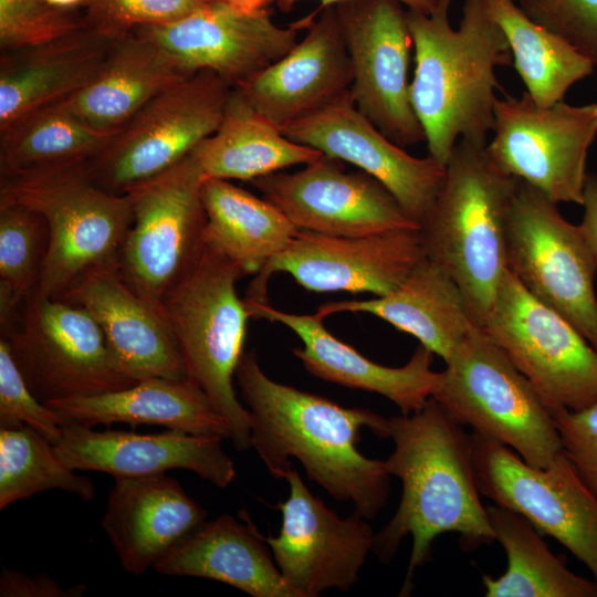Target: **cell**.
Instances as JSON below:
<instances>
[{
  "label": "cell",
  "mask_w": 597,
  "mask_h": 597,
  "mask_svg": "<svg viewBox=\"0 0 597 597\" xmlns=\"http://www.w3.org/2000/svg\"><path fill=\"white\" fill-rule=\"evenodd\" d=\"M49 248L44 218L25 207L0 205V322L36 291Z\"/></svg>",
  "instance_id": "cell-37"
},
{
  "label": "cell",
  "mask_w": 597,
  "mask_h": 597,
  "mask_svg": "<svg viewBox=\"0 0 597 597\" xmlns=\"http://www.w3.org/2000/svg\"><path fill=\"white\" fill-rule=\"evenodd\" d=\"M231 87L200 71L161 92L85 163L105 190L124 195L170 169L219 126Z\"/></svg>",
  "instance_id": "cell-10"
},
{
  "label": "cell",
  "mask_w": 597,
  "mask_h": 597,
  "mask_svg": "<svg viewBox=\"0 0 597 597\" xmlns=\"http://www.w3.org/2000/svg\"><path fill=\"white\" fill-rule=\"evenodd\" d=\"M486 511L507 557L501 576H482L486 597H597V583L570 572L527 519L496 504Z\"/></svg>",
  "instance_id": "cell-33"
},
{
  "label": "cell",
  "mask_w": 597,
  "mask_h": 597,
  "mask_svg": "<svg viewBox=\"0 0 597 597\" xmlns=\"http://www.w3.org/2000/svg\"><path fill=\"white\" fill-rule=\"evenodd\" d=\"M116 38L86 24L0 59V129L36 109L70 98L102 67Z\"/></svg>",
  "instance_id": "cell-26"
},
{
  "label": "cell",
  "mask_w": 597,
  "mask_h": 597,
  "mask_svg": "<svg viewBox=\"0 0 597 597\" xmlns=\"http://www.w3.org/2000/svg\"><path fill=\"white\" fill-rule=\"evenodd\" d=\"M1 336L27 385L43 404L137 383L116 367L90 312L63 298L33 292L1 323Z\"/></svg>",
  "instance_id": "cell-8"
},
{
  "label": "cell",
  "mask_w": 597,
  "mask_h": 597,
  "mask_svg": "<svg viewBox=\"0 0 597 597\" xmlns=\"http://www.w3.org/2000/svg\"><path fill=\"white\" fill-rule=\"evenodd\" d=\"M117 130L94 126L61 103L36 109L0 129V175L87 163Z\"/></svg>",
  "instance_id": "cell-35"
},
{
  "label": "cell",
  "mask_w": 597,
  "mask_h": 597,
  "mask_svg": "<svg viewBox=\"0 0 597 597\" xmlns=\"http://www.w3.org/2000/svg\"><path fill=\"white\" fill-rule=\"evenodd\" d=\"M62 298L90 312L105 336L116 367L129 378H189L163 306L128 286L117 260L86 272Z\"/></svg>",
  "instance_id": "cell-21"
},
{
  "label": "cell",
  "mask_w": 597,
  "mask_h": 597,
  "mask_svg": "<svg viewBox=\"0 0 597 597\" xmlns=\"http://www.w3.org/2000/svg\"><path fill=\"white\" fill-rule=\"evenodd\" d=\"M85 585L77 584L64 589L46 574L29 576L23 572L2 567L0 574L1 597H78Z\"/></svg>",
  "instance_id": "cell-43"
},
{
  "label": "cell",
  "mask_w": 597,
  "mask_h": 597,
  "mask_svg": "<svg viewBox=\"0 0 597 597\" xmlns=\"http://www.w3.org/2000/svg\"><path fill=\"white\" fill-rule=\"evenodd\" d=\"M507 270L535 298L566 318L597 350V261L578 224L519 180L506 231Z\"/></svg>",
  "instance_id": "cell-11"
},
{
  "label": "cell",
  "mask_w": 597,
  "mask_h": 597,
  "mask_svg": "<svg viewBox=\"0 0 597 597\" xmlns=\"http://www.w3.org/2000/svg\"><path fill=\"white\" fill-rule=\"evenodd\" d=\"M205 179L190 154L127 192L133 221L118 251V270L130 289L156 305L161 306L203 252Z\"/></svg>",
  "instance_id": "cell-9"
},
{
  "label": "cell",
  "mask_w": 597,
  "mask_h": 597,
  "mask_svg": "<svg viewBox=\"0 0 597 597\" xmlns=\"http://www.w3.org/2000/svg\"><path fill=\"white\" fill-rule=\"evenodd\" d=\"M394 451L385 460L390 475L402 485L399 506L390 521L375 533L373 552L388 563L407 535L412 548L401 596L412 588L418 567L431 558L436 538L460 535L465 549L495 541L486 506L478 485L473 441L463 426L430 397L412 413L388 418Z\"/></svg>",
  "instance_id": "cell-2"
},
{
  "label": "cell",
  "mask_w": 597,
  "mask_h": 597,
  "mask_svg": "<svg viewBox=\"0 0 597 597\" xmlns=\"http://www.w3.org/2000/svg\"><path fill=\"white\" fill-rule=\"evenodd\" d=\"M245 301L251 317L281 323L295 333L303 347L293 348L292 353L313 376L379 394L392 401L401 413L420 410L432 396L439 373L431 369L434 354L422 345L406 365L387 367L335 337L315 314H293L279 311L268 302Z\"/></svg>",
  "instance_id": "cell-25"
},
{
  "label": "cell",
  "mask_w": 597,
  "mask_h": 597,
  "mask_svg": "<svg viewBox=\"0 0 597 597\" xmlns=\"http://www.w3.org/2000/svg\"><path fill=\"white\" fill-rule=\"evenodd\" d=\"M201 198L207 213L206 242L258 274L300 231L271 201L229 180L206 178Z\"/></svg>",
  "instance_id": "cell-32"
},
{
  "label": "cell",
  "mask_w": 597,
  "mask_h": 597,
  "mask_svg": "<svg viewBox=\"0 0 597 597\" xmlns=\"http://www.w3.org/2000/svg\"><path fill=\"white\" fill-rule=\"evenodd\" d=\"M338 161L323 156L295 172L250 182L298 230L345 237L420 230L384 185L362 170L344 171Z\"/></svg>",
  "instance_id": "cell-18"
},
{
  "label": "cell",
  "mask_w": 597,
  "mask_h": 597,
  "mask_svg": "<svg viewBox=\"0 0 597 597\" xmlns=\"http://www.w3.org/2000/svg\"><path fill=\"white\" fill-rule=\"evenodd\" d=\"M298 29L280 27L266 8L245 11L213 0L175 21L134 31L164 48L190 73L212 72L234 88L290 52Z\"/></svg>",
  "instance_id": "cell-19"
},
{
  "label": "cell",
  "mask_w": 597,
  "mask_h": 597,
  "mask_svg": "<svg viewBox=\"0 0 597 597\" xmlns=\"http://www.w3.org/2000/svg\"><path fill=\"white\" fill-rule=\"evenodd\" d=\"M535 23L572 44L597 67V0H515Z\"/></svg>",
  "instance_id": "cell-41"
},
{
  "label": "cell",
  "mask_w": 597,
  "mask_h": 597,
  "mask_svg": "<svg viewBox=\"0 0 597 597\" xmlns=\"http://www.w3.org/2000/svg\"><path fill=\"white\" fill-rule=\"evenodd\" d=\"M281 129L290 139L377 179L419 226L446 176V166L431 156L413 157L386 137L357 109L350 91Z\"/></svg>",
  "instance_id": "cell-20"
},
{
  "label": "cell",
  "mask_w": 597,
  "mask_h": 597,
  "mask_svg": "<svg viewBox=\"0 0 597 597\" xmlns=\"http://www.w3.org/2000/svg\"><path fill=\"white\" fill-rule=\"evenodd\" d=\"M584 214L578 224L582 235L597 261V175L587 174L584 188Z\"/></svg>",
  "instance_id": "cell-44"
},
{
  "label": "cell",
  "mask_w": 597,
  "mask_h": 597,
  "mask_svg": "<svg viewBox=\"0 0 597 597\" xmlns=\"http://www.w3.org/2000/svg\"><path fill=\"white\" fill-rule=\"evenodd\" d=\"M517 184L494 163L486 143L461 138L420 224L427 258L455 281L478 327L483 326L507 271V219Z\"/></svg>",
  "instance_id": "cell-4"
},
{
  "label": "cell",
  "mask_w": 597,
  "mask_h": 597,
  "mask_svg": "<svg viewBox=\"0 0 597 597\" xmlns=\"http://www.w3.org/2000/svg\"><path fill=\"white\" fill-rule=\"evenodd\" d=\"M192 74L164 48L132 31L115 39L95 77L61 104L94 126L117 130L150 100Z\"/></svg>",
  "instance_id": "cell-30"
},
{
  "label": "cell",
  "mask_w": 597,
  "mask_h": 597,
  "mask_svg": "<svg viewBox=\"0 0 597 597\" xmlns=\"http://www.w3.org/2000/svg\"><path fill=\"white\" fill-rule=\"evenodd\" d=\"M431 397L460 425L509 447L532 467L545 468L562 453L548 406L481 327L470 328Z\"/></svg>",
  "instance_id": "cell-7"
},
{
  "label": "cell",
  "mask_w": 597,
  "mask_h": 597,
  "mask_svg": "<svg viewBox=\"0 0 597 597\" xmlns=\"http://www.w3.org/2000/svg\"><path fill=\"white\" fill-rule=\"evenodd\" d=\"M532 384L552 413L597 401V350L507 270L481 327Z\"/></svg>",
  "instance_id": "cell-12"
},
{
  "label": "cell",
  "mask_w": 597,
  "mask_h": 597,
  "mask_svg": "<svg viewBox=\"0 0 597 597\" xmlns=\"http://www.w3.org/2000/svg\"><path fill=\"white\" fill-rule=\"evenodd\" d=\"M493 138L486 149L506 174L555 203L583 205L586 161L597 137V103L564 101L538 106L525 91L494 104Z\"/></svg>",
  "instance_id": "cell-13"
},
{
  "label": "cell",
  "mask_w": 597,
  "mask_h": 597,
  "mask_svg": "<svg viewBox=\"0 0 597 597\" xmlns=\"http://www.w3.org/2000/svg\"><path fill=\"white\" fill-rule=\"evenodd\" d=\"M426 259L420 230L359 237L300 230L256 274L245 300L266 302L268 281L277 272L290 274L297 284L313 292L384 296Z\"/></svg>",
  "instance_id": "cell-16"
},
{
  "label": "cell",
  "mask_w": 597,
  "mask_h": 597,
  "mask_svg": "<svg viewBox=\"0 0 597 597\" xmlns=\"http://www.w3.org/2000/svg\"><path fill=\"white\" fill-rule=\"evenodd\" d=\"M207 511L165 473L115 478L102 519L117 559L140 576L206 522Z\"/></svg>",
  "instance_id": "cell-24"
},
{
  "label": "cell",
  "mask_w": 597,
  "mask_h": 597,
  "mask_svg": "<svg viewBox=\"0 0 597 597\" xmlns=\"http://www.w3.org/2000/svg\"><path fill=\"white\" fill-rule=\"evenodd\" d=\"M453 0H439L429 14L407 10L415 71L411 103L426 136L428 155L447 165L459 138L486 143L494 124L495 69L512 53L484 0H464L452 28Z\"/></svg>",
  "instance_id": "cell-3"
},
{
  "label": "cell",
  "mask_w": 597,
  "mask_h": 597,
  "mask_svg": "<svg viewBox=\"0 0 597 597\" xmlns=\"http://www.w3.org/2000/svg\"><path fill=\"white\" fill-rule=\"evenodd\" d=\"M243 269L206 242L195 268L161 306L181 350L189 378L226 421L238 451L251 448V416L237 397L233 378L244 353L251 313L237 293Z\"/></svg>",
  "instance_id": "cell-6"
},
{
  "label": "cell",
  "mask_w": 597,
  "mask_h": 597,
  "mask_svg": "<svg viewBox=\"0 0 597 597\" xmlns=\"http://www.w3.org/2000/svg\"><path fill=\"white\" fill-rule=\"evenodd\" d=\"M502 29L513 65L538 106L564 101L567 91L595 71L572 44L531 20L515 0H484Z\"/></svg>",
  "instance_id": "cell-34"
},
{
  "label": "cell",
  "mask_w": 597,
  "mask_h": 597,
  "mask_svg": "<svg viewBox=\"0 0 597 597\" xmlns=\"http://www.w3.org/2000/svg\"><path fill=\"white\" fill-rule=\"evenodd\" d=\"M276 2L279 8H281L284 11H289L293 8V6L301 1V0H273ZM320 2V7L316 11H320L326 7L335 6L338 2L345 1V0H317ZM402 6H406L410 11L420 12L423 14L431 13L434 8L437 7L439 0H394Z\"/></svg>",
  "instance_id": "cell-45"
},
{
  "label": "cell",
  "mask_w": 597,
  "mask_h": 597,
  "mask_svg": "<svg viewBox=\"0 0 597 597\" xmlns=\"http://www.w3.org/2000/svg\"><path fill=\"white\" fill-rule=\"evenodd\" d=\"M562 452L597 496V401L580 410L553 413Z\"/></svg>",
  "instance_id": "cell-42"
},
{
  "label": "cell",
  "mask_w": 597,
  "mask_h": 597,
  "mask_svg": "<svg viewBox=\"0 0 597 597\" xmlns=\"http://www.w3.org/2000/svg\"><path fill=\"white\" fill-rule=\"evenodd\" d=\"M290 492L277 504L282 525L265 541L287 585L297 597L336 588L348 591L358 580L375 533L356 512L339 517L315 496L292 467L284 476Z\"/></svg>",
  "instance_id": "cell-17"
},
{
  "label": "cell",
  "mask_w": 597,
  "mask_h": 597,
  "mask_svg": "<svg viewBox=\"0 0 597 597\" xmlns=\"http://www.w3.org/2000/svg\"><path fill=\"white\" fill-rule=\"evenodd\" d=\"M88 24L73 9L46 0H0L1 52L36 45Z\"/></svg>",
  "instance_id": "cell-38"
},
{
  "label": "cell",
  "mask_w": 597,
  "mask_h": 597,
  "mask_svg": "<svg viewBox=\"0 0 597 597\" xmlns=\"http://www.w3.org/2000/svg\"><path fill=\"white\" fill-rule=\"evenodd\" d=\"M205 0H87L85 18L90 25L114 38L138 27L180 19Z\"/></svg>",
  "instance_id": "cell-40"
},
{
  "label": "cell",
  "mask_w": 597,
  "mask_h": 597,
  "mask_svg": "<svg viewBox=\"0 0 597 597\" xmlns=\"http://www.w3.org/2000/svg\"><path fill=\"white\" fill-rule=\"evenodd\" d=\"M65 419L40 401L27 385L8 341L0 338V428L30 426L55 444Z\"/></svg>",
  "instance_id": "cell-39"
},
{
  "label": "cell",
  "mask_w": 597,
  "mask_h": 597,
  "mask_svg": "<svg viewBox=\"0 0 597 597\" xmlns=\"http://www.w3.org/2000/svg\"><path fill=\"white\" fill-rule=\"evenodd\" d=\"M336 13L353 69L357 109L400 147L426 142L411 103L412 36L407 10L394 0H345Z\"/></svg>",
  "instance_id": "cell-15"
},
{
  "label": "cell",
  "mask_w": 597,
  "mask_h": 597,
  "mask_svg": "<svg viewBox=\"0 0 597 597\" xmlns=\"http://www.w3.org/2000/svg\"><path fill=\"white\" fill-rule=\"evenodd\" d=\"M226 1L230 2L231 4L242 10L254 11V10L265 8V6L273 0H226Z\"/></svg>",
  "instance_id": "cell-46"
},
{
  "label": "cell",
  "mask_w": 597,
  "mask_h": 597,
  "mask_svg": "<svg viewBox=\"0 0 597 597\" xmlns=\"http://www.w3.org/2000/svg\"><path fill=\"white\" fill-rule=\"evenodd\" d=\"M222 440L176 430L158 434L95 431L92 427L66 422L54 450L73 470L121 478L185 469L223 489L233 482L237 471L222 448Z\"/></svg>",
  "instance_id": "cell-22"
},
{
  "label": "cell",
  "mask_w": 597,
  "mask_h": 597,
  "mask_svg": "<svg viewBox=\"0 0 597 597\" xmlns=\"http://www.w3.org/2000/svg\"><path fill=\"white\" fill-rule=\"evenodd\" d=\"M74 471L57 457L54 444L32 427L0 428V510L46 490L93 500V482Z\"/></svg>",
  "instance_id": "cell-36"
},
{
  "label": "cell",
  "mask_w": 597,
  "mask_h": 597,
  "mask_svg": "<svg viewBox=\"0 0 597 597\" xmlns=\"http://www.w3.org/2000/svg\"><path fill=\"white\" fill-rule=\"evenodd\" d=\"M234 378L251 416V448L272 476L284 479L297 459L332 498L350 502L368 521L378 515L391 475L385 461L365 457L357 444L362 429L388 438L387 418L273 380L254 349L242 354Z\"/></svg>",
  "instance_id": "cell-1"
},
{
  "label": "cell",
  "mask_w": 597,
  "mask_h": 597,
  "mask_svg": "<svg viewBox=\"0 0 597 597\" xmlns=\"http://www.w3.org/2000/svg\"><path fill=\"white\" fill-rule=\"evenodd\" d=\"M471 436L481 494L558 541L597 583V496L564 453L535 468L509 447L476 432Z\"/></svg>",
  "instance_id": "cell-14"
},
{
  "label": "cell",
  "mask_w": 597,
  "mask_h": 597,
  "mask_svg": "<svg viewBox=\"0 0 597 597\" xmlns=\"http://www.w3.org/2000/svg\"><path fill=\"white\" fill-rule=\"evenodd\" d=\"M191 155L206 178L249 181L324 156L290 139L238 88H232L217 129Z\"/></svg>",
  "instance_id": "cell-31"
},
{
  "label": "cell",
  "mask_w": 597,
  "mask_h": 597,
  "mask_svg": "<svg viewBox=\"0 0 597 597\" xmlns=\"http://www.w3.org/2000/svg\"><path fill=\"white\" fill-rule=\"evenodd\" d=\"M308 22L306 35L280 60L238 88L281 128L350 91L353 69L334 6Z\"/></svg>",
  "instance_id": "cell-23"
},
{
  "label": "cell",
  "mask_w": 597,
  "mask_h": 597,
  "mask_svg": "<svg viewBox=\"0 0 597 597\" xmlns=\"http://www.w3.org/2000/svg\"><path fill=\"white\" fill-rule=\"evenodd\" d=\"M66 422L93 427L125 422L163 426L196 436L229 438L226 421L192 379L151 377L135 385L91 396L45 404Z\"/></svg>",
  "instance_id": "cell-29"
},
{
  "label": "cell",
  "mask_w": 597,
  "mask_h": 597,
  "mask_svg": "<svg viewBox=\"0 0 597 597\" xmlns=\"http://www.w3.org/2000/svg\"><path fill=\"white\" fill-rule=\"evenodd\" d=\"M165 576L218 580L252 597H297L245 511L206 521L154 568Z\"/></svg>",
  "instance_id": "cell-27"
},
{
  "label": "cell",
  "mask_w": 597,
  "mask_h": 597,
  "mask_svg": "<svg viewBox=\"0 0 597 597\" xmlns=\"http://www.w3.org/2000/svg\"><path fill=\"white\" fill-rule=\"evenodd\" d=\"M205 1H213V0H205Z\"/></svg>",
  "instance_id": "cell-48"
},
{
  "label": "cell",
  "mask_w": 597,
  "mask_h": 597,
  "mask_svg": "<svg viewBox=\"0 0 597 597\" xmlns=\"http://www.w3.org/2000/svg\"><path fill=\"white\" fill-rule=\"evenodd\" d=\"M0 205L40 213L49 248L36 293L64 294L90 270L117 260L133 221L128 193H113L85 163L0 175Z\"/></svg>",
  "instance_id": "cell-5"
},
{
  "label": "cell",
  "mask_w": 597,
  "mask_h": 597,
  "mask_svg": "<svg viewBox=\"0 0 597 597\" xmlns=\"http://www.w3.org/2000/svg\"><path fill=\"white\" fill-rule=\"evenodd\" d=\"M368 313L416 337L447 363L473 326L463 294L450 274L428 258L389 294L322 304V320L336 313ZM475 326V325H474Z\"/></svg>",
  "instance_id": "cell-28"
},
{
  "label": "cell",
  "mask_w": 597,
  "mask_h": 597,
  "mask_svg": "<svg viewBox=\"0 0 597 597\" xmlns=\"http://www.w3.org/2000/svg\"><path fill=\"white\" fill-rule=\"evenodd\" d=\"M50 4L57 7V8H64V9H73L75 6L80 3H84L87 0H46Z\"/></svg>",
  "instance_id": "cell-47"
}]
</instances>
